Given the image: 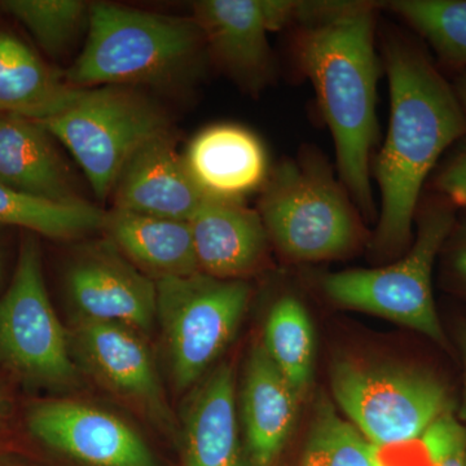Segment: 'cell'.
<instances>
[{
	"mask_svg": "<svg viewBox=\"0 0 466 466\" xmlns=\"http://www.w3.org/2000/svg\"><path fill=\"white\" fill-rule=\"evenodd\" d=\"M390 118L382 148L370 165L380 189L370 247L383 258L412 244L417 208L438 164L466 137V116L452 82L422 43L400 33L382 39Z\"/></svg>",
	"mask_w": 466,
	"mask_h": 466,
	"instance_id": "1",
	"label": "cell"
},
{
	"mask_svg": "<svg viewBox=\"0 0 466 466\" xmlns=\"http://www.w3.org/2000/svg\"><path fill=\"white\" fill-rule=\"evenodd\" d=\"M380 3L299 2L293 52L332 134L339 179L361 216H376L373 149L379 142L376 25Z\"/></svg>",
	"mask_w": 466,
	"mask_h": 466,
	"instance_id": "2",
	"label": "cell"
},
{
	"mask_svg": "<svg viewBox=\"0 0 466 466\" xmlns=\"http://www.w3.org/2000/svg\"><path fill=\"white\" fill-rule=\"evenodd\" d=\"M208 56L207 42L192 17L168 16L112 5H91L87 39L67 84L79 90L103 86L186 84Z\"/></svg>",
	"mask_w": 466,
	"mask_h": 466,
	"instance_id": "3",
	"label": "cell"
},
{
	"mask_svg": "<svg viewBox=\"0 0 466 466\" xmlns=\"http://www.w3.org/2000/svg\"><path fill=\"white\" fill-rule=\"evenodd\" d=\"M258 213L279 251L294 262L342 258L364 236L361 214L318 150H300L269 171Z\"/></svg>",
	"mask_w": 466,
	"mask_h": 466,
	"instance_id": "4",
	"label": "cell"
},
{
	"mask_svg": "<svg viewBox=\"0 0 466 466\" xmlns=\"http://www.w3.org/2000/svg\"><path fill=\"white\" fill-rule=\"evenodd\" d=\"M458 208L440 193L424 192L416 214V238L397 262L348 269L321 279L328 299L342 308L390 319L446 345L433 294V272Z\"/></svg>",
	"mask_w": 466,
	"mask_h": 466,
	"instance_id": "5",
	"label": "cell"
},
{
	"mask_svg": "<svg viewBox=\"0 0 466 466\" xmlns=\"http://www.w3.org/2000/svg\"><path fill=\"white\" fill-rule=\"evenodd\" d=\"M39 124L72 153L99 200L112 196L144 144L170 131L164 110L126 86L84 90L75 106Z\"/></svg>",
	"mask_w": 466,
	"mask_h": 466,
	"instance_id": "6",
	"label": "cell"
},
{
	"mask_svg": "<svg viewBox=\"0 0 466 466\" xmlns=\"http://www.w3.org/2000/svg\"><path fill=\"white\" fill-rule=\"evenodd\" d=\"M332 391L349 421L379 449L420 441L441 416L453 412L447 386L425 370L342 360Z\"/></svg>",
	"mask_w": 466,
	"mask_h": 466,
	"instance_id": "7",
	"label": "cell"
},
{
	"mask_svg": "<svg viewBox=\"0 0 466 466\" xmlns=\"http://www.w3.org/2000/svg\"><path fill=\"white\" fill-rule=\"evenodd\" d=\"M157 285V318L171 375L179 390L204 376L235 336L250 299L244 280H220L198 272Z\"/></svg>",
	"mask_w": 466,
	"mask_h": 466,
	"instance_id": "8",
	"label": "cell"
},
{
	"mask_svg": "<svg viewBox=\"0 0 466 466\" xmlns=\"http://www.w3.org/2000/svg\"><path fill=\"white\" fill-rule=\"evenodd\" d=\"M0 359L29 381L63 386L76 377L66 330L48 299L34 236L21 242L16 271L0 299Z\"/></svg>",
	"mask_w": 466,
	"mask_h": 466,
	"instance_id": "9",
	"label": "cell"
},
{
	"mask_svg": "<svg viewBox=\"0 0 466 466\" xmlns=\"http://www.w3.org/2000/svg\"><path fill=\"white\" fill-rule=\"evenodd\" d=\"M299 5L293 0H201L193 3V18L208 56L241 87L259 92L275 73L268 34L290 26Z\"/></svg>",
	"mask_w": 466,
	"mask_h": 466,
	"instance_id": "10",
	"label": "cell"
},
{
	"mask_svg": "<svg viewBox=\"0 0 466 466\" xmlns=\"http://www.w3.org/2000/svg\"><path fill=\"white\" fill-rule=\"evenodd\" d=\"M36 440L90 466H156L152 451L119 417L72 400L36 404L27 416Z\"/></svg>",
	"mask_w": 466,
	"mask_h": 466,
	"instance_id": "11",
	"label": "cell"
},
{
	"mask_svg": "<svg viewBox=\"0 0 466 466\" xmlns=\"http://www.w3.org/2000/svg\"><path fill=\"white\" fill-rule=\"evenodd\" d=\"M73 302L90 320L148 330L157 318V285L115 247L85 251L66 276Z\"/></svg>",
	"mask_w": 466,
	"mask_h": 466,
	"instance_id": "12",
	"label": "cell"
},
{
	"mask_svg": "<svg viewBox=\"0 0 466 466\" xmlns=\"http://www.w3.org/2000/svg\"><path fill=\"white\" fill-rule=\"evenodd\" d=\"M112 198L116 210L189 222L208 196L193 180L173 134L167 131L135 153Z\"/></svg>",
	"mask_w": 466,
	"mask_h": 466,
	"instance_id": "13",
	"label": "cell"
},
{
	"mask_svg": "<svg viewBox=\"0 0 466 466\" xmlns=\"http://www.w3.org/2000/svg\"><path fill=\"white\" fill-rule=\"evenodd\" d=\"M76 342L86 363L108 388L142 408L158 424H173L153 359L133 329L82 318Z\"/></svg>",
	"mask_w": 466,
	"mask_h": 466,
	"instance_id": "14",
	"label": "cell"
},
{
	"mask_svg": "<svg viewBox=\"0 0 466 466\" xmlns=\"http://www.w3.org/2000/svg\"><path fill=\"white\" fill-rule=\"evenodd\" d=\"M189 226L202 274L242 280L265 263L268 235L258 211L244 201L208 198Z\"/></svg>",
	"mask_w": 466,
	"mask_h": 466,
	"instance_id": "15",
	"label": "cell"
},
{
	"mask_svg": "<svg viewBox=\"0 0 466 466\" xmlns=\"http://www.w3.org/2000/svg\"><path fill=\"white\" fill-rule=\"evenodd\" d=\"M54 139L39 122L0 115V184L54 204H87Z\"/></svg>",
	"mask_w": 466,
	"mask_h": 466,
	"instance_id": "16",
	"label": "cell"
},
{
	"mask_svg": "<svg viewBox=\"0 0 466 466\" xmlns=\"http://www.w3.org/2000/svg\"><path fill=\"white\" fill-rule=\"evenodd\" d=\"M187 167L211 198L244 201L268 177V157L259 137L238 125H214L189 144Z\"/></svg>",
	"mask_w": 466,
	"mask_h": 466,
	"instance_id": "17",
	"label": "cell"
},
{
	"mask_svg": "<svg viewBox=\"0 0 466 466\" xmlns=\"http://www.w3.org/2000/svg\"><path fill=\"white\" fill-rule=\"evenodd\" d=\"M299 395L263 345L251 351L242 389V421L254 466H271L283 451Z\"/></svg>",
	"mask_w": 466,
	"mask_h": 466,
	"instance_id": "18",
	"label": "cell"
},
{
	"mask_svg": "<svg viewBox=\"0 0 466 466\" xmlns=\"http://www.w3.org/2000/svg\"><path fill=\"white\" fill-rule=\"evenodd\" d=\"M82 92L23 39L0 30V115L47 121L75 106Z\"/></svg>",
	"mask_w": 466,
	"mask_h": 466,
	"instance_id": "19",
	"label": "cell"
},
{
	"mask_svg": "<svg viewBox=\"0 0 466 466\" xmlns=\"http://www.w3.org/2000/svg\"><path fill=\"white\" fill-rule=\"evenodd\" d=\"M103 229L108 232L113 247L152 280L200 272L191 226L186 220L113 208L106 213Z\"/></svg>",
	"mask_w": 466,
	"mask_h": 466,
	"instance_id": "20",
	"label": "cell"
},
{
	"mask_svg": "<svg viewBox=\"0 0 466 466\" xmlns=\"http://www.w3.org/2000/svg\"><path fill=\"white\" fill-rule=\"evenodd\" d=\"M184 424L186 466H245L235 376L228 364L214 370L193 392Z\"/></svg>",
	"mask_w": 466,
	"mask_h": 466,
	"instance_id": "21",
	"label": "cell"
},
{
	"mask_svg": "<svg viewBox=\"0 0 466 466\" xmlns=\"http://www.w3.org/2000/svg\"><path fill=\"white\" fill-rule=\"evenodd\" d=\"M380 5L421 36L435 63L455 75L466 70V0H391Z\"/></svg>",
	"mask_w": 466,
	"mask_h": 466,
	"instance_id": "22",
	"label": "cell"
},
{
	"mask_svg": "<svg viewBox=\"0 0 466 466\" xmlns=\"http://www.w3.org/2000/svg\"><path fill=\"white\" fill-rule=\"evenodd\" d=\"M263 348L291 388L308 390L315 361V334L308 309L293 296L272 306L265 327Z\"/></svg>",
	"mask_w": 466,
	"mask_h": 466,
	"instance_id": "23",
	"label": "cell"
},
{
	"mask_svg": "<svg viewBox=\"0 0 466 466\" xmlns=\"http://www.w3.org/2000/svg\"><path fill=\"white\" fill-rule=\"evenodd\" d=\"M106 213L91 204L60 205L30 198L0 184V226L51 238H76L104 228Z\"/></svg>",
	"mask_w": 466,
	"mask_h": 466,
	"instance_id": "24",
	"label": "cell"
},
{
	"mask_svg": "<svg viewBox=\"0 0 466 466\" xmlns=\"http://www.w3.org/2000/svg\"><path fill=\"white\" fill-rule=\"evenodd\" d=\"M91 5L81 0H2L0 11L26 27L50 56L66 54L88 27Z\"/></svg>",
	"mask_w": 466,
	"mask_h": 466,
	"instance_id": "25",
	"label": "cell"
},
{
	"mask_svg": "<svg viewBox=\"0 0 466 466\" xmlns=\"http://www.w3.org/2000/svg\"><path fill=\"white\" fill-rule=\"evenodd\" d=\"M380 449L327 401L319 404L300 466H377Z\"/></svg>",
	"mask_w": 466,
	"mask_h": 466,
	"instance_id": "26",
	"label": "cell"
},
{
	"mask_svg": "<svg viewBox=\"0 0 466 466\" xmlns=\"http://www.w3.org/2000/svg\"><path fill=\"white\" fill-rule=\"evenodd\" d=\"M429 180L431 191L440 193L458 210H466V137L444 155Z\"/></svg>",
	"mask_w": 466,
	"mask_h": 466,
	"instance_id": "27",
	"label": "cell"
},
{
	"mask_svg": "<svg viewBox=\"0 0 466 466\" xmlns=\"http://www.w3.org/2000/svg\"><path fill=\"white\" fill-rule=\"evenodd\" d=\"M444 271L455 289L466 294V210H458L455 223L441 248Z\"/></svg>",
	"mask_w": 466,
	"mask_h": 466,
	"instance_id": "28",
	"label": "cell"
},
{
	"mask_svg": "<svg viewBox=\"0 0 466 466\" xmlns=\"http://www.w3.org/2000/svg\"><path fill=\"white\" fill-rule=\"evenodd\" d=\"M458 339L462 361H464V390H462L461 401H460L458 419L462 424H466V323L460 327Z\"/></svg>",
	"mask_w": 466,
	"mask_h": 466,
	"instance_id": "29",
	"label": "cell"
},
{
	"mask_svg": "<svg viewBox=\"0 0 466 466\" xmlns=\"http://www.w3.org/2000/svg\"><path fill=\"white\" fill-rule=\"evenodd\" d=\"M451 82H452L453 88H455L456 95H458V99L466 116V70L455 75Z\"/></svg>",
	"mask_w": 466,
	"mask_h": 466,
	"instance_id": "30",
	"label": "cell"
},
{
	"mask_svg": "<svg viewBox=\"0 0 466 466\" xmlns=\"http://www.w3.org/2000/svg\"><path fill=\"white\" fill-rule=\"evenodd\" d=\"M377 466H392V465L386 464V461H385V460H383L382 455H381V449H380V461H379V464H377Z\"/></svg>",
	"mask_w": 466,
	"mask_h": 466,
	"instance_id": "31",
	"label": "cell"
},
{
	"mask_svg": "<svg viewBox=\"0 0 466 466\" xmlns=\"http://www.w3.org/2000/svg\"><path fill=\"white\" fill-rule=\"evenodd\" d=\"M0 406H2V394H0Z\"/></svg>",
	"mask_w": 466,
	"mask_h": 466,
	"instance_id": "32",
	"label": "cell"
},
{
	"mask_svg": "<svg viewBox=\"0 0 466 466\" xmlns=\"http://www.w3.org/2000/svg\"><path fill=\"white\" fill-rule=\"evenodd\" d=\"M0 276H2V265H0Z\"/></svg>",
	"mask_w": 466,
	"mask_h": 466,
	"instance_id": "33",
	"label": "cell"
},
{
	"mask_svg": "<svg viewBox=\"0 0 466 466\" xmlns=\"http://www.w3.org/2000/svg\"><path fill=\"white\" fill-rule=\"evenodd\" d=\"M464 466H466V459H465V464H464Z\"/></svg>",
	"mask_w": 466,
	"mask_h": 466,
	"instance_id": "34",
	"label": "cell"
}]
</instances>
